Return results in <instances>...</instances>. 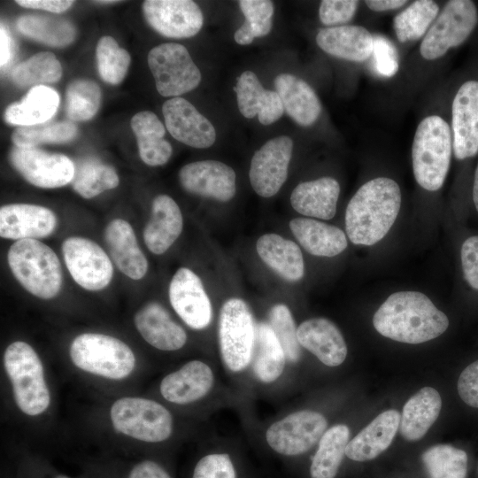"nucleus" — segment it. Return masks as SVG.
<instances>
[{"instance_id": "nucleus-3", "label": "nucleus", "mask_w": 478, "mask_h": 478, "mask_svg": "<svg viewBox=\"0 0 478 478\" xmlns=\"http://www.w3.org/2000/svg\"><path fill=\"white\" fill-rule=\"evenodd\" d=\"M451 131L438 115L424 118L418 125L412 146L415 181L428 191L440 189L447 177L451 152Z\"/></svg>"}, {"instance_id": "nucleus-36", "label": "nucleus", "mask_w": 478, "mask_h": 478, "mask_svg": "<svg viewBox=\"0 0 478 478\" xmlns=\"http://www.w3.org/2000/svg\"><path fill=\"white\" fill-rule=\"evenodd\" d=\"M285 361L284 351L269 324L257 323L251 360L255 376L262 382H272L282 374Z\"/></svg>"}, {"instance_id": "nucleus-17", "label": "nucleus", "mask_w": 478, "mask_h": 478, "mask_svg": "<svg viewBox=\"0 0 478 478\" xmlns=\"http://www.w3.org/2000/svg\"><path fill=\"white\" fill-rule=\"evenodd\" d=\"M170 303L181 320L194 329L212 320L211 301L199 277L186 267L177 270L169 285Z\"/></svg>"}, {"instance_id": "nucleus-37", "label": "nucleus", "mask_w": 478, "mask_h": 478, "mask_svg": "<svg viewBox=\"0 0 478 478\" xmlns=\"http://www.w3.org/2000/svg\"><path fill=\"white\" fill-rule=\"evenodd\" d=\"M350 430L345 425H335L327 430L312 459L310 478H335L345 455Z\"/></svg>"}, {"instance_id": "nucleus-22", "label": "nucleus", "mask_w": 478, "mask_h": 478, "mask_svg": "<svg viewBox=\"0 0 478 478\" xmlns=\"http://www.w3.org/2000/svg\"><path fill=\"white\" fill-rule=\"evenodd\" d=\"M238 109L248 119L258 116L263 125L278 120L284 109L278 93L263 88L257 75L251 71L243 72L235 87Z\"/></svg>"}, {"instance_id": "nucleus-45", "label": "nucleus", "mask_w": 478, "mask_h": 478, "mask_svg": "<svg viewBox=\"0 0 478 478\" xmlns=\"http://www.w3.org/2000/svg\"><path fill=\"white\" fill-rule=\"evenodd\" d=\"M66 98L68 118L73 121H84L92 119L97 112L102 93L94 81L79 79L68 85Z\"/></svg>"}, {"instance_id": "nucleus-19", "label": "nucleus", "mask_w": 478, "mask_h": 478, "mask_svg": "<svg viewBox=\"0 0 478 478\" xmlns=\"http://www.w3.org/2000/svg\"><path fill=\"white\" fill-rule=\"evenodd\" d=\"M179 179L188 192L221 202L232 199L236 191L235 171L217 160L189 163L180 170Z\"/></svg>"}, {"instance_id": "nucleus-54", "label": "nucleus", "mask_w": 478, "mask_h": 478, "mask_svg": "<svg viewBox=\"0 0 478 478\" xmlns=\"http://www.w3.org/2000/svg\"><path fill=\"white\" fill-rule=\"evenodd\" d=\"M16 3L25 8L44 10L60 13L69 9L73 1L67 0H18Z\"/></svg>"}, {"instance_id": "nucleus-23", "label": "nucleus", "mask_w": 478, "mask_h": 478, "mask_svg": "<svg viewBox=\"0 0 478 478\" xmlns=\"http://www.w3.org/2000/svg\"><path fill=\"white\" fill-rule=\"evenodd\" d=\"M213 381L208 365L192 360L167 374L160 383V392L167 401L185 405L204 397L211 390Z\"/></svg>"}, {"instance_id": "nucleus-6", "label": "nucleus", "mask_w": 478, "mask_h": 478, "mask_svg": "<svg viewBox=\"0 0 478 478\" xmlns=\"http://www.w3.org/2000/svg\"><path fill=\"white\" fill-rule=\"evenodd\" d=\"M70 357L78 368L112 380L128 376L135 365V357L125 343L96 333L76 336L70 347Z\"/></svg>"}, {"instance_id": "nucleus-43", "label": "nucleus", "mask_w": 478, "mask_h": 478, "mask_svg": "<svg viewBox=\"0 0 478 478\" xmlns=\"http://www.w3.org/2000/svg\"><path fill=\"white\" fill-rule=\"evenodd\" d=\"M77 135V127L72 121L45 122L35 126L19 127L12 135L17 147L33 148L42 143H62Z\"/></svg>"}, {"instance_id": "nucleus-39", "label": "nucleus", "mask_w": 478, "mask_h": 478, "mask_svg": "<svg viewBox=\"0 0 478 478\" xmlns=\"http://www.w3.org/2000/svg\"><path fill=\"white\" fill-rule=\"evenodd\" d=\"M119 181V176L112 166L96 158H87L75 166L72 185L81 197L92 198L116 188Z\"/></svg>"}, {"instance_id": "nucleus-16", "label": "nucleus", "mask_w": 478, "mask_h": 478, "mask_svg": "<svg viewBox=\"0 0 478 478\" xmlns=\"http://www.w3.org/2000/svg\"><path fill=\"white\" fill-rule=\"evenodd\" d=\"M452 148L458 160L478 153V81L464 82L451 106Z\"/></svg>"}, {"instance_id": "nucleus-38", "label": "nucleus", "mask_w": 478, "mask_h": 478, "mask_svg": "<svg viewBox=\"0 0 478 478\" xmlns=\"http://www.w3.org/2000/svg\"><path fill=\"white\" fill-rule=\"evenodd\" d=\"M16 25L22 35L52 47H65L76 35L74 26L60 17L28 14L19 17Z\"/></svg>"}, {"instance_id": "nucleus-42", "label": "nucleus", "mask_w": 478, "mask_h": 478, "mask_svg": "<svg viewBox=\"0 0 478 478\" xmlns=\"http://www.w3.org/2000/svg\"><path fill=\"white\" fill-rule=\"evenodd\" d=\"M428 478H466L467 455L449 444H436L421 455Z\"/></svg>"}, {"instance_id": "nucleus-10", "label": "nucleus", "mask_w": 478, "mask_h": 478, "mask_svg": "<svg viewBox=\"0 0 478 478\" xmlns=\"http://www.w3.org/2000/svg\"><path fill=\"white\" fill-rule=\"evenodd\" d=\"M148 65L158 92L163 96L188 93L201 81V73L188 50L181 44L167 42L152 48Z\"/></svg>"}, {"instance_id": "nucleus-7", "label": "nucleus", "mask_w": 478, "mask_h": 478, "mask_svg": "<svg viewBox=\"0 0 478 478\" xmlns=\"http://www.w3.org/2000/svg\"><path fill=\"white\" fill-rule=\"evenodd\" d=\"M110 417L117 432L143 442L165 441L173 430L169 411L147 398L121 397L112 404Z\"/></svg>"}, {"instance_id": "nucleus-9", "label": "nucleus", "mask_w": 478, "mask_h": 478, "mask_svg": "<svg viewBox=\"0 0 478 478\" xmlns=\"http://www.w3.org/2000/svg\"><path fill=\"white\" fill-rule=\"evenodd\" d=\"M477 22L478 11L473 1L447 2L425 35L420 47V55L427 60L443 57L450 49L462 44Z\"/></svg>"}, {"instance_id": "nucleus-24", "label": "nucleus", "mask_w": 478, "mask_h": 478, "mask_svg": "<svg viewBox=\"0 0 478 478\" xmlns=\"http://www.w3.org/2000/svg\"><path fill=\"white\" fill-rule=\"evenodd\" d=\"M104 240L112 261L122 274L133 280L146 274L147 259L128 222L121 219L111 221L104 230Z\"/></svg>"}, {"instance_id": "nucleus-13", "label": "nucleus", "mask_w": 478, "mask_h": 478, "mask_svg": "<svg viewBox=\"0 0 478 478\" xmlns=\"http://www.w3.org/2000/svg\"><path fill=\"white\" fill-rule=\"evenodd\" d=\"M9 159L29 183L39 188H59L73 179L75 165L63 154L50 153L36 147L15 146L10 152Z\"/></svg>"}, {"instance_id": "nucleus-59", "label": "nucleus", "mask_w": 478, "mask_h": 478, "mask_svg": "<svg viewBox=\"0 0 478 478\" xmlns=\"http://www.w3.org/2000/svg\"><path fill=\"white\" fill-rule=\"evenodd\" d=\"M56 478H70V477H68L66 475H64V474H59V475L56 476Z\"/></svg>"}, {"instance_id": "nucleus-58", "label": "nucleus", "mask_w": 478, "mask_h": 478, "mask_svg": "<svg viewBox=\"0 0 478 478\" xmlns=\"http://www.w3.org/2000/svg\"><path fill=\"white\" fill-rule=\"evenodd\" d=\"M118 1H96V3H100V4H112V3H116Z\"/></svg>"}, {"instance_id": "nucleus-4", "label": "nucleus", "mask_w": 478, "mask_h": 478, "mask_svg": "<svg viewBox=\"0 0 478 478\" xmlns=\"http://www.w3.org/2000/svg\"><path fill=\"white\" fill-rule=\"evenodd\" d=\"M8 264L17 281L42 299L55 297L62 285V270L56 253L36 239L16 241L9 249Z\"/></svg>"}, {"instance_id": "nucleus-20", "label": "nucleus", "mask_w": 478, "mask_h": 478, "mask_svg": "<svg viewBox=\"0 0 478 478\" xmlns=\"http://www.w3.org/2000/svg\"><path fill=\"white\" fill-rule=\"evenodd\" d=\"M56 225L54 212L41 205L11 204L0 209L2 238L17 241L42 238L52 234Z\"/></svg>"}, {"instance_id": "nucleus-26", "label": "nucleus", "mask_w": 478, "mask_h": 478, "mask_svg": "<svg viewBox=\"0 0 478 478\" xmlns=\"http://www.w3.org/2000/svg\"><path fill=\"white\" fill-rule=\"evenodd\" d=\"M316 42L326 53L352 62H363L373 55L374 36L360 26L322 28Z\"/></svg>"}, {"instance_id": "nucleus-25", "label": "nucleus", "mask_w": 478, "mask_h": 478, "mask_svg": "<svg viewBox=\"0 0 478 478\" xmlns=\"http://www.w3.org/2000/svg\"><path fill=\"white\" fill-rule=\"evenodd\" d=\"M400 416L396 410H387L380 413L349 441L345 455L358 462L378 457L392 443L399 428Z\"/></svg>"}, {"instance_id": "nucleus-34", "label": "nucleus", "mask_w": 478, "mask_h": 478, "mask_svg": "<svg viewBox=\"0 0 478 478\" xmlns=\"http://www.w3.org/2000/svg\"><path fill=\"white\" fill-rule=\"evenodd\" d=\"M59 105L56 90L45 85L28 90L19 102L10 104L4 112V120L12 126L28 127L48 122Z\"/></svg>"}, {"instance_id": "nucleus-47", "label": "nucleus", "mask_w": 478, "mask_h": 478, "mask_svg": "<svg viewBox=\"0 0 478 478\" xmlns=\"http://www.w3.org/2000/svg\"><path fill=\"white\" fill-rule=\"evenodd\" d=\"M269 326L279 340L286 359L297 362L301 357L300 344L297 337V329L288 306L278 304L269 312Z\"/></svg>"}, {"instance_id": "nucleus-2", "label": "nucleus", "mask_w": 478, "mask_h": 478, "mask_svg": "<svg viewBox=\"0 0 478 478\" xmlns=\"http://www.w3.org/2000/svg\"><path fill=\"white\" fill-rule=\"evenodd\" d=\"M402 203L401 189L390 178L377 177L364 183L345 211L348 238L357 245L380 242L396 221Z\"/></svg>"}, {"instance_id": "nucleus-40", "label": "nucleus", "mask_w": 478, "mask_h": 478, "mask_svg": "<svg viewBox=\"0 0 478 478\" xmlns=\"http://www.w3.org/2000/svg\"><path fill=\"white\" fill-rule=\"evenodd\" d=\"M439 12L431 0H418L400 12L393 19V27L400 42L420 39L431 27Z\"/></svg>"}, {"instance_id": "nucleus-35", "label": "nucleus", "mask_w": 478, "mask_h": 478, "mask_svg": "<svg viewBox=\"0 0 478 478\" xmlns=\"http://www.w3.org/2000/svg\"><path fill=\"white\" fill-rule=\"evenodd\" d=\"M130 125L137 140L141 159L151 166L166 164L173 148L164 139L166 129L158 116L150 111H142L132 117Z\"/></svg>"}, {"instance_id": "nucleus-15", "label": "nucleus", "mask_w": 478, "mask_h": 478, "mask_svg": "<svg viewBox=\"0 0 478 478\" xmlns=\"http://www.w3.org/2000/svg\"><path fill=\"white\" fill-rule=\"evenodd\" d=\"M143 10L149 25L169 38L194 36L204 23L202 11L190 0H147Z\"/></svg>"}, {"instance_id": "nucleus-28", "label": "nucleus", "mask_w": 478, "mask_h": 478, "mask_svg": "<svg viewBox=\"0 0 478 478\" xmlns=\"http://www.w3.org/2000/svg\"><path fill=\"white\" fill-rule=\"evenodd\" d=\"M135 325L151 346L161 351H176L187 341L183 328L158 303H149L135 316Z\"/></svg>"}, {"instance_id": "nucleus-33", "label": "nucleus", "mask_w": 478, "mask_h": 478, "mask_svg": "<svg viewBox=\"0 0 478 478\" xmlns=\"http://www.w3.org/2000/svg\"><path fill=\"white\" fill-rule=\"evenodd\" d=\"M256 248L261 259L284 280L297 281L304 276L302 251L291 240L266 234L258 239Z\"/></svg>"}, {"instance_id": "nucleus-18", "label": "nucleus", "mask_w": 478, "mask_h": 478, "mask_svg": "<svg viewBox=\"0 0 478 478\" xmlns=\"http://www.w3.org/2000/svg\"><path fill=\"white\" fill-rule=\"evenodd\" d=\"M166 129L177 141L193 148L212 146L216 139L212 124L186 99L177 96L162 106Z\"/></svg>"}, {"instance_id": "nucleus-48", "label": "nucleus", "mask_w": 478, "mask_h": 478, "mask_svg": "<svg viewBox=\"0 0 478 478\" xmlns=\"http://www.w3.org/2000/svg\"><path fill=\"white\" fill-rule=\"evenodd\" d=\"M191 478H238V471L228 453H210L197 462Z\"/></svg>"}, {"instance_id": "nucleus-5", "label": "nucleus", "mask_w": 478, "mask_h": 478, "mask_svg": "<svg viewBox=\"0 0 478 478\" xmlns=\"http://www.w3.org/2000/svg\"><path fill=\"white\" fill-rule=\"evenodd\" d=\"M4 365L18 407L29 416L46 411L50 396L42 364L35 350L25 342H13L5 350Z\"/></svg>"}, {"instance_id": "nucleus-12", "label": "nucleus", "mask_w": 478, "mask_h": 478, "mask_svg": "<svg viewBox=\"0 0 478 478\" xmlns=\"http://www.w3.org/2000/svg\"><path fill=\"white\" fill-rule=\"evenodd\" d=\"M62 253L73 279L85 289L100 290L111 282L112 264L97 243L83 237H69L62 243Z\"/></svg>"}, {"instance_id": "nucleus-1", "label": "nucleus", "mask_w": 478, "mask_h": 478, "mask_svg": "<svg viewBox=\"0 0 478 478\" xmlns=\"http://www.w3.org/2000/svg\"><path fill=\"white\" fill-rule=\"evenodd\" d=\"M373 325L387 338L419 344L443 334L449 320L425 294L405 290L387 297L374 314Z\"/></svg>"}, {"instance_id": "nucleus-56", "label": "nucleus", "mask_w": 478, "mask_h": 478, "mask_svg": "<svg viewBox=\"0 0 478 478\" xmlns=\"http://www.w3.org/2000/svg\"><path fill=\"white\" fill-rule=\"evenodd\" d=\"M366 6L374 12L395 10L405 5L407 1L403 0H368L365 2Z\"/></svg>"}, {"instance_id": "nucleus-31", "label": "nucleus", "mask_w": 478, "mask_h": 478, "mask_svg": "<svg viewBox=\"0 0 478 478\" xmlns=\"http://www.w3.org/2000/svg\"><path fill=\"white\" fill-rule=\"evenodd\" d=\"M289 228L302 247L314 256L335 257L348 246L342 229L313 219H293Z\"/></svg>"}, {"instance_id": "nucleus-53", "label": "nucleus", "mask_w": 478, "mask_h": 478, "mask_svg": "<svg viewBox=\"0 0 478 478\" xmlns=\"http://www.w3.org/2000/svg\"><path fill=\"white\" fill-rule=\"evenodd\" d=\"M128 478H172L167 471L152 460H143L135 465Z\"/></svg>"}, {"instance_id": "nucleus-57", "label": "nucleus", "mask_w": 478, "mask_h": 478, "mask_svg": "<svg viewBox=\"0 0 478 478\" xmlns=\"http://www.w3.org/2000/svg\"><path fill=\"white\" fill-rule=\"evenodd\" d=\"M473 201L476 211L478 212V164L476 166L473 183Z\"/></svg>"}, {"instance_id": "nucleus-30", "label": "nucleus", "mask_w": 478, "mask_h": 478, "mask_svg": "<svg viewBox=\"0 0 478 478\" xmlns=\"http://www.w3.org/2000/svg\"><path fill=\"white\" fill-rule=\"evenodd\" d=\"M340 185L332 177L299 183L292 191L290 204L298 213L321 220H330L336 212Z\"/></svg>"}, {"instance_id": "nucleus-49", "label": "nucleus", "mask_w": 478, "mask_h": 478, "mask_svg": "<svg viewBox=\"0 0 478 478\" xmlns=\"http://www.w3.org/2000/svg\"><path fill=\"white\" fill-rule=\"evenodd\" d=\"M358 1L324 0L320 3L319 17L322 24L332 26L350 21L358 8Z\"/></svg>"}, {"instance_id": "nucleus-46", "label": "nucleus", "mask_w": 478, "mask_h": 478, "mask_svg": "<svg viewBox=\"0 0 478 478\" xmlns=\"http://www.w3.org/2000/svg\"><path fill=\"white\" fill-rule=\"evenodd\" d=\"M96 66L100 77L112 85L120 83L128 70L131 58L112 36L99 39L96 49Z\"/></svg>"}, {"instance_id": "nucleus-21", "label": "nucleus", "mask_w": 478, "mask_h": 478, "mask_svg": "<svg viewBox=\"0 0 478 478\" xmlns=\"http://www.w3.org/2000/svg\"><path fill=\"white\" fill-rule=\"evenodd\" d=\"M299 344L328 366L341 365L347 356V345L339 328L329 320L313 318L297 329Z\"/></svg>"}, {"instance_id": "nucleus-11", "label": "nucleus", "mask_w": 478, "mask_h": 478, "mask_svg": "<svg viewBox=\"0 0 478 478\" xmlns=\"http://www.w3.org/2000/svg\"><path fill=\"white\" fill-rule=\"evenodd\" d=\"M327 420L317 412L299 411L272 424L266 431L268 445L277 453L292 457L307 452L327 428Z\"/></svg>"}, {"instance_id": "nucleus-8", "label": "nucleus", "mask_w": 478, "mask_h": 478, "mask_svg": "<svg viewBox=\"0 0 478 478\" xmlns=\"http://www.w3.org/2000/svg\"><path fill=\"white\" fill-rule=\"evenodd\" d=\"M256 324L247 304L240 298L227 300L220 310L219 341L225 365L238 372L251 363Z\"/></svg>"}, {"instance_id": "nucleus-27", "label": "nucleus", "mask_w": 478, "mask_h": 478, "mask_svg": "<svg viewBox=\"0 0 478 478\" xmlns=\"http://www.w3.org/2000/svg\"><path fill=\"white\" fill-rule=\"evenodd\" d=\"M182 226L181 212L176 202L167 195L157 196L143 231L147 248L154 254H163L179 237Z\"/></svg>"}, {"instance_id": "nucleus-52", "label": "nucleus", "mask_w": 478, "mask_h": 478, "mask_svg": "<svg viewBox=\"0 0 478 478\" xmlns=\"http://www.w3.org/2000/svg\"><path fill=\"white\" fill-rule=\"evenodd\" d=\"M458 392L464 403L478 408V360L461 372L458 380Z\"/></svg>"}, {"instance_id": "nucleus-44", "label": "nucleus", "mask_w": 478, "mask_h": 478, "mask_svg": "<svg viewBox=\"0 0 478 478\" xmlns=\"http://www.w3.org/2000/svg\"><path fill=\"white\" fill-rule=\"evenodd\" d=\"M238 4L245 21L235 33V41L247 45L256 37L268 35L273 25L274 4L268 0H241Z\"/></svg>"}, {"instance_id": "nucleus-55", "label": "nucleus", "mask_w": 478, "mask_h": 478, "mask_svg": "<svg viewBox=\"0 0 478 478\" xmlns=\"http://www.w3.org/2000/svg\"><path fill=\"white\" fill-rule=\"evenodd\" d=\"M14 42L6 28L1 25L0 28V64L1 66L7 65L14 54Z\"/></svg>"}, {"instance_id": "nucleus-50", "label": "nucleus", "mask_w": 478, "mask_h": 478, "mask_svg": "<svg viewBox=\"0 0 478 478\" xmlns=\"http://www.w3.org/2000/svg\"><path fill=\"white\" fill-rule=\"evenodd\" d=\"M373 56L374 67L378 73L385 77H391L398 70L397 50L387 38L374 36Z\"/></svg>"}, {"instance_id": "nucleus-41", "label": "nucleus", "mask_w": 478, "mask_h": 478, "mask_svg": "<svg viewBox=\"0 0 478 478\" xmlns=\"http://www.w3.org/2000/svg\"><path fill=\"white\" fill-rule=\"evenodd\" d=\"M62 67L56 56L39 52L19 63L11 71L12 81L19 87H36L60 80Z\"/></svg>"}, {"instance_id": "nucleus-32", "label": "nucleus", "mask_w": 478, "mask_h": 478, "mask_svg": "<svg viewBox=\"0 0 478 478\" xmlns=\"http://www.w3.org/2000/svg\"><path fill=\"white\" fill-rule=\"evenodd\" d=\"M442 399L437 390L424 387L411 397L403 407L399 431L407 441L421 439L437 420Z\"/></svg>"}, {"instance_id": "nucleus-14", "label": "nucleus", "mask_w": 478, "mask_h": 478, "mask_svg": "<svg viewBox=\"0 0 478 478\" xmlns=\"http://www.w3.org/2000/svg\"><path fill=\"white\" fill-rule=\"evenodd\" d=\"M292 150L291 138L282 135L269 140L255 152L249 177L258 196L271 197L280 190L288 177Z\"/></svg>"}, {"instance_id": "nucleus-51", "label": "nucleus", "mask_w": 478, "mask_h": 478, "mask_svg": "<svg viewBox=\"0 0 478 478\" xmlns=\"http://www.w3.org/2000/svg\"><path fill=\"white\" fill-rule=\"evenodd\" d=\"M460 259L466 283L478 290V235L466 238L461 246Z\"/></svg>"}, {"instance_id": "nucleus-29", "label": "nucleus", "mask_w": 478, "mask_h": 478, "mask_svg": "<svg viewBox=\"0 0 478 478\" xmlns=\"http://www.w3.org/2000/svg\"><path fill=\"white\" fill-rule=\"evenodd\" d=\"M284 111L303 127L312 126L321 112V104L313 89L290 73H281L274 80Z\"/></svg>"}]
</instances>
